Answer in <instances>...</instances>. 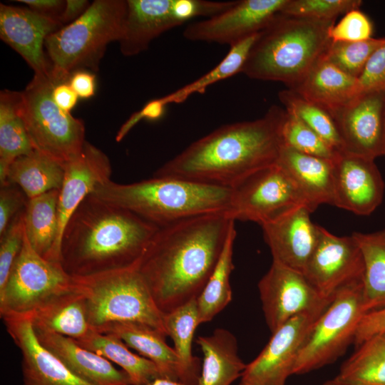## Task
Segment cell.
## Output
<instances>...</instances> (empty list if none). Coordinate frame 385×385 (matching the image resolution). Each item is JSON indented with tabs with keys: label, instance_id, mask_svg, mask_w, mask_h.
<instances>
[{
	"label": "cell",
	"instance_id": "obj_1",
	"mask_svg": "<svg viewBox=\"0 0 385 385\" xmlns=\"http://www.w3.org/2000/svg\"><path fill=\"white\" fill-rule=\"evenodd\" d=\"M235 222L226 212H215L159 228L136 267L163 314L197 299Z\"/></svg>",
	"mask_w": 385,
	"mask_h": 385
},
{
	"label": "cell",
	"instance_id": "obj_2",
	"mask_svg": "<svg viewBox=\"0 0 385 385\" xmlns=\"http://www.w3.org/2000/svg\"><path fill=\"white\" fill-rule=\"evenodd\" d=\"M284 114L272 106L259 119L224 125L193 142L153 176L231 188L249 174L277 163Z\"/></svg>",
	"mask_w": 385,
	"mask_h": 385
},
{
	"label": "cell",
	"instance_id": "obj_3",
	"mask_svg": "<svg viewBox=\"0 0 385 385\" xmlns=\"http://www.w3.org/2000/svg\"><path fill=\"white\" fill-rule=\"evenodd\" d=\"M159 228L90 194L64 228L60 263L72 277L137 266Z\"/></svg>",
	"mask_w": 385,
	"mask_h": 385
},
{
	"label": "cell",
	"instance_id": "obj_4",
	"mask_svg": "<svg viewBox=\"0 0 385 385\" xmlns=\"http://www.w3.org/2000/svg\"><path fill=\"white\" fill-rule=\"evenodd\" d=\"M162 227L192 217L227 212L231 188L170 177L129 184L109 180L91 193Z\"/></svg>",
	"mask_w": 385,
	"mask_h": 385
},
{
	"label": "cell",
	"instance_id": "obj_5",
	"mask_svg": "<svg viewBox=\"0 0 385 385\" xmlns=\"http://www.w3.org/2000/svg\"><path fill=\"white\" fill-rule=\"evenodd\" d=\"M334 24L278 13L258 33L241 72L293 88L326 53Z\"/></svg>",
	"mask_w": 385,
	"mask_h": 385
},
{
	"label": "cell",
	"instance_id": "obj_6",
	"mask_svg": "<svg viewBox=\"0 0 385 385\" xmlns=\"http://www.w3.org/2000/svg\"><path fill=\"white\" fill-rule=\"evenodd\" d=\"M126 11L127 1L96 0L48 36L44 47L53 77L63 82L78 70L97 71L108 45L122 36Z\"/></svg>",
	"mask_w": 385,
	"mask_h": 385
},
{
	"label": "cell",
	"instance_id": "obj_7",
	"mask_svg": "<svg viewBox=\"0 0 385 385\" xmlns=\"http://www.w3.org/2000/svg\"><path fill=\"white\" fill-rule=\"evenodd\" d=\"M73 279L75 288L85 299L92 329L113 323L136 322L167 335L164 314L155 303L136 266Z\"/></svg>",
	"mask_w": 385,
	"mask_h": 385
},
{
	"label": "cell",
	"instance_id": "obj_8",
	"mask_svg": "<svg viewBox=\"0 0 385 385\" xmlns=\"http://www.w3.org/2000/svg\"><path fill=\"white\" fill-rule=\"evenodd\" d=\"M59 83L51 75L34 74L21 91V113L34 149L66 165L81 151L83 121L61 109L52 91Z\"/></svg>",
	"mask_w": 385,
	"mask_h": 385
},
{
	"label": "cell",
	"instance_id": "obj_9",
	"mask_svg": "<svg viewBox=\"0 0 385 385\" xmlns=\"http://www.w3.org/2000/svg\"><path fill=\"white\" fill-rule=\"evenodd\" d=\"M365 314L363 281L341 289L316 320L298 354L293 374L316 370L344 354Z\"/></svg>",
	"mask_w": 385,
	"mask_h": 385
},
{
	"label": "cell",
	"instance_id": "obj_10",
	"mask_svg": "<svg viewBox=\"0 0 385 385\" xmlns=\"http://www.w3.org/2000/svg\"><path fill=\"white\" fill-rule=\"evenodd\" d=\"M302 205L309 208L292 178L275 163L249 174L231 188L226 214L235 221L262 225Z\"/></svg>",
	"mask_w": 385,
	"mask_h": 385
},
{
	"label": "cell",
	"instance_id": "obj_11",
	"mask_svg": "<svg viewBox=\"0 0 385 385\" xmlns=\"http://www.w3.org/2000/svg\"><path fill=\"white\" fill-rule=\"evenodd\" d=\"M73 287L61 263L36 252L26 235L4 287L0 291L1 317L27 314L51 296Z\"/></svg>",
	"mask_w": 385,
	"mask_h": 385
},
{
	"label": "cell",
	"instance_id": "obj_12",
	"mask_svg": "<svg viewBox=\"0 0 385 385\" xmlns=\"http://www.w3.org/2000/svg\"><path fill=\"white\" fill-rule=\"evenodd\" d=\"M258 289L272 333L297 315L322 313L332 300L322 297L302 272L273 261Z\"/></svg>",
	"mask_w": 385,
	"mask_h": 385
},
{
	"label": "cell",
	"instance_id": "obj_13",
	"mask_svg": "<svg viewBox=\"0 0 385 385\" xmlns=\"http://www.w3.org/2000/svg\"><path fill=\"white\" fill-rule=\"evenodd\" d=\"M364 261L351 236H337L322 227L318 243L303 274L322 297L332 300L343 287L363 281Z\"/></svg>",
	"mask_w": 385,
	"mask_h": 385
},
{
	"label": "cell",
	"instance_id": "obj_14",
	"mask_svg": "<svg viewBox=\"0 0 385 385\" xmlns=\"http://www.w3.org/2000/svg\"><path fill=\"white\" fill-rule=\"evenodd\" d=\"M322 313L297 315L275 332L259 355L246 365L239 385H285L298 354Z\"/></svg>",
	"mask_w": 385,
	"mask_h": 385
},
{
	"label": "cell",
	"instance_id": "obj_15",
	"mask_svg": "<svg viewBox=\"0 0 385 385\" xmlns=\"http://www.w3.org/2000/svg\"><path fill=\"white\" fill-rule=\"evenodd\" d=\"M344 152L375 160L385 155V93H359L332 115Z\"/></svg>",
	"mask_w": 385,
	"mask_h": 385
},
{
	"label": "cell",
	"instance_id": "obj_16",
	"mask_svg": "<svg viewBox=\"0 0 385 385\" xmlns=\"http://www.w3.org/2000/svg\"><path fill=\"white\" fill-rule=\"evenodd\" d=\"M287 0H241L224 11L189 24L185 38L230 46L260 32L280 12Z\"/></svg>",
	"mask_w": 385,
	"mask_h": 385
},
{
	"label": "cell",
	"instance_id": "obj_17",
	"mask_svg": "<svg viewBox=\"0 0 385 385\" xmlns=\"http://www.w3.org/2000/svg\"><path fill=\"white\" fill-rule=\"evenodd\" d=\"M334 205L369 215L381 203L384 183L374 160L339 152L333 160Z\"/></svg>",
	"mask_w": 385,
	"mask_h": 385
},
{
	"label": "cell",
	"instance_id": "obj_18",
	"mask_svg": "<svg viewBox=\"0 0 385 385\" xmlns=\"http://www.w3.org/2000/svg\"><path fill=\"white\" fill-rule=\"evenodd\" d=\"M63 26L59 21L29 8L0 4V38L25 60L34 74L51 73L44 43Z\"/></svg>",
	"mask_w": 385,
	"mask_h": 385
},
{
	"label": "cell",
	"instance_id": "obj_19",
	"mask_svg": "<svg viewBox=\"0 0 385 385\" xmlns=\"http://www.w3.org/2000/svg\"><path fill=\"white\" fill-rule=\"evenodd\" d=\"M111 173L108 157L87 141L81 153L65 165L58 202V236L54 252L56 262H60L61 237L69 218L98 184L111 180Z\"/></svg>",
	"mask_w": 385,
	"mask_h": 385
},
{
	"label": "cell",
	"instance_id": "obj_20",
	"mask_svg": "<svg viewBox=\"0 0 385 385\" xmlns=\"http://www.w3.org/2000/svg\"><path fill=\"white\" fill-rule=\"evenodd\" d=\"M1 318L21 353L23 385H94L73 373L39 342L27 316Z\"/></svg>",
	"mask_w": 385,
	"mask_h": 385
},
{
	"label": "cell",
	"instance_id": "obj_21",
	"mask_svg": "<svg viewBox=\"0 0 385 385\" xmlns=\"http://www.w3.org/2000/svg\"><path fill=\"white\" fill-rule=\"evenodd\" d=\"M312 212L302 205L261 225L273 262L304 272L322 229L312 222Z\"/></svg>",
	"mask_w": 385,
	"mask_h": 385
},
{
	"label": "cell",
	"instance_id": "obj_22",
	"mask_svg": "<svg viewBox=\"0 0 385 385\" xmlns=\"http://www.w3.org/2000/svg\"><path fill=\"white\" fill-rule=\"evenodd\" d=\"M34 329L39 342L80 378L94 385H132L126 372L74 339L40 327Z\"/></svg>",
	"mask_w": 385,
	"mask_h": 385
},
{
	"label": "cell",
	"instance_id": "obj_23",
	"mask_svg": "<svg viewBox=\"0 0 385 385\" xmlns=\"http://www.w3.org/2000/svg\"><path fill=\"white\" fill-rule=\"evenodd\" d=\"M182 24L173 0H127L123 32L118 41L120 51L125 56L137 55L155 38Z\"/></svg>",
	"mask_w": 385,
	"mask_h": 385
},
{
	"label": "cell",
	"instance_id": "obj_24",
	"mask_svg": "<svg viewBox=\"0 0 385 385\" xmlns=\"http://www.w3.org/2000/svg\"><path fill=\"white\" fill-rule=\"evenodd\" d=\"M277 164L296 184L312 212L322 204L334 205L333 160L283 145Z\"/></svg>",
	"mask_w": 385,
	"mask_h": 385
},
{
	"label": "cell",
	"instance_id": "obj_25",
	"mask_svg": "<svg viewBox=\"0 0 385 385\" xmlns=\"http://www.w3.org/2000/svg\"><path fill=\"white\" fill-rule=\"evenodd\" d=\"M289 89L332 117L361 93L358 80L327 61L324 55L301 81Z\"/></svg>",
	"mask_w": 385,
	"mask_h": 385
},
{
	"label": "cell",
	"instance_id": "obj_26",
	"mask_svg": "<svg viewBox=\"0 0 385 385\" xmlns=\"http://www.w3.org/2000/svg\"><path fill=\"white\" fill-rule=\"evenodd\" d=\"M35 327L78 340L92 329L83 296L73 287L56 294L27 314Z\"/></svg>",
	"mask_w": 385,
	"mask_h": 385
},
{
	"label": "cell",
	"instance_id": "obj_27",
	"mask_svg": "<svg viewBox=\"0 0 385 385\" xmlns=\"http://www.w3.org/2000/svg\"><path fill=\"white\" fill-rule=\"evenodd\" d=\"M94 330L118 337L129 348L151 361L161 376L179 381V359L174 348L167 344V335L163 332L136 322L113 323Z\"/></svg>",
	"mask_w": 385,
	"mask_h": 385
},
{
	"label": "cell",
	"instance_id": "obj_28",
	"mask_svg": "<svg viewBox=\"0 0 385 385\" xmlns=\"http://www.w3.org/2000/svg\"><path fill=\"white\" fill-rule=\"evenodd\" d=\"M203 354L197 385H230L246 365L238 354L237 342L230 331L218 328L196 340Z\"/></svg>",
	"mask_w": 385,
	"mask_h": 385
},
{
	"label": "cell",
	"instance_id": "obj_29",
	"mask_svg": "<svg viewBox=\"0 0 385 385\" xmlns=\"http://www.w3.org/2000/svg\"><path fill=\"white\" fill-rule=\"evenodd\" d=\"M164 326L170 337L180 362L179 381L188 385H197L201 367L199 358L192 351L195 331L200 324L196 299L164 314Z\"/></svg>",
	"mask_w": 385,
	"mask_h": 385
},
{
	"label": "cell",
	"instance_id": "obj_30",
	"mask_svg": "<svg viewBox=\"0 0 385 385\" xmlns=\"http://www.w3.org/2000/svg\"><path fill=\"white\" fill-rule=\"evenodd\" d=\"M64 175L65 165L34 150L13 161L5 183L17 185L31 199L53 190H60Z\"/></svg>",
	"mask_w": 385,
	"mask_h": 385
},
{
	"label": "cell",
	"instance_id": "obj_31",
	"mask_svg": "<svg viewBox=\"0 0 385 385\" xmlns=\"http://www.w3.org/2000/svg\"><path fill=\"white\" fill-rule=\"evenodd\" d=\"M34 150L21 113V92L0 93V184L6 183L9 166L17 158Z\"/></svg>",
	"mask_w": 385,
	"mask_h": 385
},
{
	"label": "cell",
	"instance_id": "obj_32",
	"mask_svg": "<svg viewBox=\"0 0 385 385\" xmlns=\"http://www.w3.org/2000/svg\"><path fill=\"white\" fill-rule=\"evenodd\" d=\"M58 196L59 190H53L29 199L24 212L29 243L40 255L54 262H58L54 252L58 236Z\"/></svg>",
	"mask_w": 385,
	"mask_h": 385
},
{
	"label": "cell",
	"instance_id": "obj_33",
	"mask_svg": "<svg viewBox=\"0 0 385 385\" xmlns=\"http://www.w3.org/2000/svg\"><path fill=\"white\" fill-rule=\"evenodd\" d=\"M75 341L82 347L118 365L128 374L132 385H145L161 376L158 368L151 361L132 352L129 347L115 335L101 333L92 329L86 336Z\"/></svg>",
	"mask_w": 385,
	"mask_h": 385
},
{
	"label": "cell",
	"instance_id": "obj_34",
	"mask_svg": "<svg viewBox=\"0 0 385 385\" xmlns=\"http://www.w3.org/2000/svg\"><path fill=\"white\" fill-rule=\"evenodd\" d=\"M361 250L364 273L365 313L385 307V229L371 233L353 232Z\"/></svg>",
	"mask_w": 385,
	"mask_h": 385
},
{
	"label": "cell",
	"instance_id": "obj_35",
	"mask_svg": "<svg viewBox=\"0 0 385 385\" xmlns=\"http://www.w3.org/2000/svg\"><path fill=\"white\" fill-rule=\"evenodd\" d=\"M332 381L338 385H385V333L359 345Z\"/></svg>",
	"mask_w": 385,
	"mask_h": 385
},
{
	"label": "cell",
	"instance_id": "obj_36",
	"mask_svg": "<svg viewBox=\"0 0 385 385\" xmlns=\"http://www.w3.org/2000/svg\"><path fill=\"white\" fill-rule=\"evenodd\" d=\"M235 237L236 230L233 226L211 276L196 299L200 324L211 321L232 301L230 277L234 268L232 257Z\"/></svg>",
	"mask_w": 385,
	"mask_h": 385
},
{
	"label": "cell",
	"instance_id": "obj_37",
	"mask_svg": "<svg viewBox=\"0 0 385 385\" xmlns=\"http://www.w3.org/2000/svg\"><path fill=\"white\" fill-rule=\"evenodd\" d=\"M258 33L230 46L228 53L212 69L192 83L160 98V102L165 106L170 103H182L192 94L204 93L208 86L241 72Z\"/></svg>",
	"mask_w": 385,
	"mask_h": 385
},
{
	"label": "cell",
	"instance_id": "obj_38",
	"mask_svg": "<svg viewBox=\"0 0 385 385\" xmlns=\"http://www.w3.org/2000/svg\"><path fill=\"white\" fill-rule=\"evenodd\" d=\"M278 97L287 112L302 120L337 152L343 150L337 125L327 111L289 88L280 91Z\"/></svg>",
	"mask_w": 385,
	"mask_h": 385
},
{
	"label": "cell",
	"instance_id": "obj_39",
	"mask_svg": "<svg viewBox=\"0 0 385 385\" xmlns=\"http://www.w3.org/2000/svg\"><path fill=\"white\" fill-rule=\"evenodd\" d=\"M385 38L361 41H332L324 58L346 74L358 79L373 53Z\"/></svg>",
	"mask_w": 385,
	"mask_h": 385
},
{
	"label": "cell",
	"instance_id": "obj_40",
	"mask_svg": "<svg viewBox=\"0 0 385 385\" xmlns=\"http://www.w3.org/2000/svg\"><path fill=\"white\" fill-rule=\"evenodd\" d=\"M281 135L284 146L303 153L334 160L339 153L302 120L286 111Z\"/></svg>",
	"mask_w": 385,
	"mask_h": 385
},
{
	"label": "cell",
	"instance_id": "obj_41",
	"mask_svg": "<svg viewBox=\"0 0 385 385\" xmlns=\"http://www.w3.org/2000/svg\"><path fill=\"white\" fill-rule=\"evenodd\" d=\"M360 0H287L279 13L295 17L335 21L338 16L359 9Z\"/></svg>",
	"mask_w": 385,
	"mask_h": 385
},
{
	"label": "cell",
	"instance_id": "obj_42",
	"mask_svg": "<svg viewBox=\"0 0 385 385\" xmlns=\"http://www.w3.org/2000/svg\"><path fill=\"white\" fill-rule=\"evenodd\" d=\"M26 209V208H25ZM24 212H21L0 236V291L4 287L24 241Z\"/></svg>",
	"mask_w": 385,
	"mask_h": 385
},
{
	"label": "cell",
	"instance_id": "obj_43",
	"mask_svg": "<svg viewBox=\"0 0 385 385\" xmlns=\"http://www.w3.org/2000/svg\"><path fill=\"white\" fill-rule=\"evenodd\" d=\"M372 33L371 20L359 9H354L330 28L329 36L332 41L354 42L371 38Z\"/></svg>",
	"mask_w": 385,
	"mask_h": 385
},
{
	"label": "cell",
	"instance_id": "obj_44",
	"mask_svg": "<svg viewBox=\"0 0 385 385\" xmlns=\"http://www.w3.org/2000/svg\"><path fill=\"white\" fill-rule=\"evenodd\" d=\"M29 198L16 185L6 183L0 190V236L8 229L15 217L25 210Z\"/></svg>",
	"mask_w": 385,
	"mask_h": 385
},
{
	"label": "cell",
	"instance_id": "obj_45",
	"mask_svg": "<svg viewBox=\"0 0 385 385\" xmlns=\"http://www.w3.org/2000/svg\"><path fill=\"white\" fill-rule=\"evenodd\" d=\"M235 1H211L205 0H173L174 11L178 19L184 24L191 19L210 18L229 9Z\"/></svg>",
	"mask_w": 385,
	"mask_h": 385
},
{
	"label": "cell",
	"instance_id": "obj_46",
	"mask_svg": "<svg viewBox=\"0 0 385 385\" xmlns=\"http://www.w3.org/2000/svg\"><path fill=\"white\" fill-rule=\"evenodd\" d=\"M357 80L361 93H385V43L373 53Z\"/></svg>",
	"mask_w": 385,
	"mask_h": 385
},
{
	"label": "cell",
	"instance_id": "obj_47",
	"mask_svg": "<svg viewBox=\"0 0 385 385\" xmlns=\"http://www.w3.org/2000/svg\"><path fill=\"white\" fill-rule=\"evenodd\" d=\"M385 333V307L366 313L358 324L353 343L358 346L370 337Z\"/></svg>",
	"mask_w": 385,
	"mask_h": 385
},
{
	"label": "cell",
	"instance_id": "obj_48",
	"mask_svg": "<svg viewBox=\"0 0 385 385\" xmlns=\"http://www.w3.org/2000/svg\"><path fill=\"white\" fill-rule=\"evenodd\" d=\"M165 106L159 98L148 102L140 111L134 113L120 128L115 140L120 142L140 120L148 119L151 120L160 118L164 113Z\"/></svg>",
	"mask_w": 385,
	"mask_h": 385
},
{
	"label": "cell",
	"instance_id": "obj_49",
	"mask_svg": "<svg viewBox=\"0 0 385 385\" xmlns=\"http://www.w3.org/2000/svg\"><path fill=\"white\" fill-rule=\"evenodd\" d=\"M68 82L79 98L88 99L95 95L96 76L91 71H76L71 74Z\"/></svg>",
	"mask_w": 385,
	"mask_h": 385
},
{
	"label": "cell",
	"instance_id": "obj_50",
	"mask_svg": "<svg viewBox=\"0 0 385 385\" xmlns=\"http://www.w3.org/2000/svg\"><path fill=\"white\" fill-rule=\"evenodd\" d=\"M52 97L56 104L63 111L70 113L76 106L78 96L72 89L68 81L57 83L52 91Z\"/></svg>",
	"mask_w": 385,
	"mask_h": 385
},
{
	"label": "cell",
	"instance_id": "obj_51",
	"mask_svg": "<svg viewBox=\"0 0 385 385\" xmlns=\"http://www.w3.org/2000/svg\"><path fill=\"white\" fill-rule=\"evenodd\" d=\"M16 1L25 4L32 11L58 21L66 5V1L62 0H18Z\"/></svg>",
	"mask_w": 385,
	"mask_h": 385
},
{
	"label": "cell",
	"instance_id": "obj_52",
	"mask_svg": "<svg viewBox=\"0 0 385 385\" xmlns=\"http://www.w3.org/2000/svg\"><path fill=\"white\" fill-rule=\"evenodd\" d=\"M91 3L86 0H66L64 9L59 21L63 26L79 18L89 7Z\"/></svg>",
	"mask_w": 385,
	"mask_h": 385
},
{
	"label": "cell",
	"instance_id": "obj_53",
	"mask_svg": "<svg viewBox=\"0 0 385 385\" xmlns=\"http://www.w3.org/2000/svg\"><path fill=\"white\" fill-rule=\"evenodd\" d=\"M145 385H188L178 380H173L163 376H158Z\"/></svg>",
	"mask_w": 385,
	"mask_h": 385
},
{
	"label": "cell",
	"instance_id": "obj_54",
	"mask_svg": "<svg viewBox=\"0 0 385 385\" xmlns=\"http://www.w3.org/2000/svg\"><path fill=\"white\" fill-rule=\"evenodd\" d=\"M326 383L327 384V385H338L335 382H334L332 380L327 381Z\"/></svg>",
	"mask_w": 385,
	"mask_h": 385
},
{
	"label": "cell",
	"instance_id": "obj_55",
	"mask_svg": "<svg viewBox=\"0 0 385 385\" xmlns=\"http://www.w3.org/2000/svg\"><path fill=\"white\" fill-rule=\"evenodd\" d=\"M324 385H327V384L325 382V383L324 384Z\"/></svg>",
	"mask_w": 385,
	"mask_h": 385
}]
</instances>
